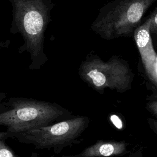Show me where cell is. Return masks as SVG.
Here are the masks:
<instances>
[{
	"label": "cell",
	"instance_id": "8992f818",
	"mask_svg": "<svg viewBox=\"0 0 157 157\" xmlns=\"http://www.w3.org/2000/svg\"><path fill=\"white\" fill-rule=\"evenodd\" d=\"M128 153V143L124 140H98L72 157H115Z\"/></svg>",
	"mask_w": 157,
	"mask_h": 157
},
{
	"label": "cell",
	"instance_id": "7c38bea8",
	"mask_svg": "<svg viewBox=\"0 0 157 157\" xmlns=\"http://www.w3.org/2000/svg\"><path fill=\"white\" fill-rule=\"evenodd\" d=\"M128 157H143L141 151L138 150L131 153Z\"/></svg>",
	"mask_w": 157,
	"mask_h": 157
},
{
	"label": "cell",
	"instance_id": "277c9868",
	"mask_svg": "<svg viewBox=\"0 0 157 157\" xmlns=\"http://www.w3.org/2000/svg\"><path fill=\"white\" fill-rule=\"evenodd\" d=\"M90 122L86 116L73 115L49 126L21 132H1L0 137L32 145L36 150H47L59 153L65 148L80 142V138L88 128Z\"/></svg>",
	"mask_w": 157,
	"mask_h": 157
},
{
	"label": "cell",
	"instance_id": "9c48e42d",
	"mask_svg": "<svg viewBox=\"0 0 157 157\" xmlns=\"http://www.w3.org/2000/svg\"><path fill=\"white\" fill-rule=\"evenodd\" d=\"M150 31L151 38L155 37L157 39V7L150 16Z\"/></svg>",
	"mask_w": 157,
	"mask_h": 157
},
{
	"label": "cell",
	"instance_id": "5b68a950",
	"mask_svg": "<svg viewBox=\"0 0 157 157\" xmlns=\"http://www.w3.org/2000/svg\"><path fill=\"white\" fill-rule=\"evenodd\" d=\"M78 74L81 78L100 94L105 88L124 93L131 88L134 74L127 61L112 56L107 61L98 56H88L81 63Z\"/></svg>",
	"mask_w": 157,
	"mask_h": 157
},
{
	"label": "cell",
	"instance_id": "6da1fadb",
	"mask_svg": "<svg viewBox=\"0 0 157 157\" xmlns=\"http://www.w3.org/2000/svg\"><path fill=\"white\" fill-rule=\"evenodd\" d=\"M12 6L10 31L20 33L24 44L18 50L29 54V68L37 70L47 61L44 47V34L50 21V12L54 4L50 0H9Z\"/></svg>",
	"mask_w": 157,
	"mask_h": 157
},
{
	"label": "cell",
	"instance_id": "8fae6325",
	"mask_svg": "<svg viewBox=\"0 0 157 157\" xmlns=\"http://www.w3.org/2000/svg\"><path fill=\"white\" fill-rule=\"evenodd\" d=\"M148 123L150 127V128L157 134V120L148 118Z\"/></svg>",
	"mask_w": 157,
	"mask_h": 157
},
{
	"label": "cell",
	"instance_id": "30bf717a",
	"mask_svg": "<svg viewBox=\"0 0 157 157\" xmlns=\"http://www.w3.org/2000/svg\"><path fill=\"white\" fill-rule=\"evenodd\" d=\"M147 109L157 118V99L150 101L147 103Z\"/></svg>",
	"mask_w": 157,
	"mask_h": 157
},
{
	"label": "cell",
	"instance_id": "3957f363",
	"mask_svg": "<svg viewBox=\"0 0 157 157\" xmlns=\"http://www.w3.org/2000/svg\"><path fill=\"white\" fill-rule=\"evenodd\" d=\"M157 0H113L99 10L91 29L102 39L134 36L148 9Z\"/></svg>",
	"mask_w": 157,
	"mask_h": 157
},
{
	"label": "cell",
	"instance_id": "4fadbf2b",
	"mask_svg": "<svg viewBox=\"0 0 157 157\" xmlns=\"http://www.w3.org/2000/svg\"><path fill=\"white\" fill-rule=\"evenodd\" d=\"M29 157H39V156L38 155V154L37 153L33 152ZM61 157H72V156L71 155H69V156H61Z\"/></svg>",
	"mask_w": 157,
	"mask_h": 157
},
{
	"label": "cell",
	"instance_id": "7a4b0ae2",
	"mask_svg": "<svg viewBox=\"0 0 157 157\" xmlns=\"http://www.w3.org/2000/svg\"><path fill=\"white\" fill-rule=\"evenodd\" d=\"M73 115L55 102L26 98H10L0 105V125L7 133L21 132L47 126Z\"/></svg>",
	"mask_w": 157,
	"mask_h": 157
},
{
	"label": "cell",
	"instance_id": "ba28073f",
	"mask_svg": "<svg viewBox=\"0 0 157 157\" xmlns=\"http://www.w3.org/2000/svg\"><path fill=\"white\" fill-rule=\"evenodd\" d=\"M4 138L0 137V157H20L6 143Z\"/></svg>",
	"mask_w": 157,
	"mask_h": 157
},
{
	"label": "cell",
	"instance_id": "52a82bcc",
	"mask_svg": "<svg viewBox=\"0 0 157 157\" xmlns=\"http://www.w3.org/2000/svg\"><path fill=\"white\" fill-rule=\"evenodd\" d=\"M150 20L148 17L135 31L134 37L144 63L152 61L155 53L153 49L152 39L150 31Z\"/></svg>",
	"mask_w": 157,
	"mask_h": 157
}]
</instances>
